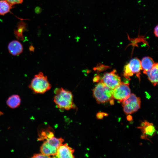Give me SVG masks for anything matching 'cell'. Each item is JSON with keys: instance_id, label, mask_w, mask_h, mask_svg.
<instances>
[{"instance_id": "6da1fadb", "label": "cell", "mask_w": 158, "mask_h": 158, "mask_svg": "<svg viewBox=\"0 0 158 158\" xmlns=\"http://www.w3.org/2000/svg\"><path fill=\"white\" fill-rule=\"evenodd\" d=\"M54 93V101L59 108L69 110L75 107L71 92L61 87L56 89Z\"/></svg>"}, {"instance_id": "7a4b0ae2", "label": "cell", "mask_w": 158, "mask_h": 158, "mask_svg": "<svg viewBox=\"0 0 158 158\" xmlns=\"http://www.w3.org/2000/svg\"><path fill=\"white\" fill-rule=\"evenodd\" d=\"M29 87L35 93L43 94L49 90L51 86L47 76L40 72L34 76Z\"/></svg>"}, {"instance_id": "3957f363", "label": "cell", "mask_w": 158, "mask_h": 158, "mask_svg": "<svg viewBox=\"0 0 158 158\" xmlns=\"http://www.w3.org/2000/svg\"><path fill=\"white\" fill-rule=\"evenodd\" d=\"M64 141L62 138H56L54 136L45 140L40 149L41 153L47 156H55L59 147Z\"/></svg>"}, {"instance_id": "277c9868", "label": "cell", "mask_w": 158, "mask_h": 158, "mask_svg": "<svg viewBox=\"0 0 158 158\" xmlns=\"http://www.w3.org/2000/svg\"><path fill=\"white\" fill-rule=\"evenodd\" d=\"M113 90L103 83L99 82L93 89V95L98 103H104L113 99Z\"/></svg>"}, {"instance_id": "5b68a950", "label": "cell", "mask_w": 158, "mask_h": 158, "mask_svg": "<svg viewBox=\"0 0 158 158\" xmlns=\"http://www.w3.org/2000/svg\"><path fill=\"white\" fill-rule=\"evenodd\" d=\"M123 111L126 115L137 111L140 107L141 100L134 94L131 93L122 102Z\"/></svg>"}, {"instance_id": "8992f818", "label": "cell", "mask_w": 158, "mask_h": 158, "mask_svg": "<svg viewBox=\"0 0 158 158\" xmlns=\"http://www.w3.org/2000/svg\"><path fill=\"white\" fill-rule=\"evenodd\" d=\"M142 70L140 61L137 58H134L124 66L123 76L128 79L135 74L140 80V71Z\"/></svg>"}, {"instance_id": "52a82bcc", "label": "cell", "mask_w": 158, "mask_h": 158, "mask_svg": "<svg viewBox=\"0 0 158 158\" xmlns=\"http://www.w3.org/2000/svg\"><path fill=\"white\" fill-rule=\"evenodd\" d=\"M129 84L128 83L121 82L119 85L113 90V98L121 102L127 98L131 94Z\"/></svg>"}, {"instance_id": "ba28073f", "label": "cell", "mask_w": 158, "mask_h": 158, "mask_svg": "<svg viewBox=\"0 0 158 158\" xmlns=\"http://www.w3.org/2000/svg\"><path fill=\"white\" fill-rule=\"evenodd\" d=\"M100 81L112 90L119 85L121 82V78L115 70L105 73Z\"/></svg>"}, {"instance_id": "9c48e42d", "label": "cell", "mask_w": 158, "mask_h": 158, "mask_svg": "<svg viewBox=\"0 0 158 158\" xmlns=\"http://www.w3.org/2000/svg\"><path fill=\"white\" fill-rule=\"evenodd\" d=\"M137 128L140 129L142 132L141 138L142 139L150 140L149 139L156 133V128L153 124L146 120L142 121L140 126Z\"/></svg>"}, {"instance_id": "30bf717a", "label": "cell", "mask_w": 158, "mask_h": 158, "mask_svg": "<svg viewBox=\"0 0 158 158\" xmlns=\"http://www.w3.org/2000/svg\"><path fill=\"white\" fill-rule=\"evenodd\" d=\"M74 150L67 143L62 144L59 147L56 154V158H75L73 155Z\"/></svg>"}, {"instance_id": "8fae6325", "label": "cell", "mask_w": 158, "mask_h": 158, "mask_svg": "<svg viewBox=\"0 0 158 158\" xmlns=\"http://www.w3.org/2000/svg\"><path fill=\"white\" fill-rule=\"evenodd\" d=\"M8 49L10 53L13 56H17L20 54L23 49L21 44L16 40H13L9 43Z\"/></svg>"}, {"instance_id": "7c38bea8", "label": "cell", "mask_w": 158, "mask_h": 158, "mask_svg": "<svg viewBox=\"0 0 158 158\" xmlns=\"http://www.w3.org/2000/svg\"><path fill=\"white\" fill-rule=\"evenodd\" d=\"M158 63H155L152 68L145 74L147 75L148 79L154 86H155L158 83Z\"/></svg>"}, {"instance_id": "4fadbf2b", "label": "cell", "mask_w": 158, "mask_h": 158, "mask_svg": "<svg viewBox=\"0 0 158 158\" xmlns=\"http://www.w3.org/2000/svg\"><path fill=\"white\" fill-rule=\"evenodd\" d=\"M140 62L142 69L144 74L150 70L155 63L152 59L149 56L143 57Z\"/></svg>"}, {"instance_id": "5bb4252c", "label": "cell", "mask_w": 158, "mask_h": 158, "mask_svg": "<svg viewBox=\"0 0 158 158\" xmlns=\"http://www.w3.org/2000/svg\"><path fill=\"white\" fill-rule=\"evenodd\" d=\"M21 102L20 98L16 94L10 96L7 100L6 103L7 106L12 109H15L18 107Z\"/></svg>"}, {"instance_id": "9a60e30c", "label": "cell", "mask_w": 158, "mask_h": 158, "mask_svg": "<svg viewBox=\"0 0 158 158\" xmlns=\"http://www.w3.org/2000/svg\"><path fill=\"white\" fill-rule=\"evenodd\" d=\"M12 6L6 0H0V15H4L9 12Z\"/></svg>"}, {"instance_id": "2e32d148", "label": "cell", "mask_w": 158, "mask_h": 158, "mask_svg": "<svg viewBox=\"0 0 158 158\" xmlns=\"http://www.w3.org/2000/svg\"><path fill=\"white\" fill-rule=\"evenodd\" d=\"M11 6L13 5L20 4L23 1V0H6Z\"/></svg>"}, {"instance_id": "e0dca14e", "label": "cell", "mask_w": 158, "mask_h": 158, "mask_svg": "<svg viewBox=\"0 0 158 158\" xmlns=\"http://www.w3.org/2000/svg\"><path fill=\"white\" fill-rule=\"evenodd\" d=\"M31 158H52L50 156H47L41 154H35Z\"/></svg>"}, {"instance_id": "ac0fdd59", "label": "cell", "mask_w": 158, "mask_h": 158, "mask_svg": "<svg viewBox=\"0 0 158 158\" xmlns=\"http://www.w3.org/2000/svg\"><path fill=\"white\" fill-rule=\"evenodd\" d=\"M96 116L97 119H102L104 116L103 112H99L97 113L96 114Z\"/></svg>"}, {"instance_id": "d6986e66", "label": "cell", "mask_w": 158, "mask_h": 158, "mask_svg": "<svg viewBox=\"0 0 158 158\" xmlns=\"http://www.w3.org/2000/svg\"><path fill=\"white\" fill-rule=\"evenodd\" d=\"M158 25H157L154 27V34L156 37H158Z\"/></svg>"}, {"instance_id": "ffe728a7", "label": "cell", "mask_w": 158, "mask_h": 158, "mask_svg": "<svg viewBox=\"0 0 158 158\" xmlns=\"http://www.w3.org/2000/svg\"><path fill=\"white\" fill-rule=\"evenodd\" d=\"M99 76L97 75L94 78L93 81L94 82H98L99 81Z\"/></svg>"}, {"instance_id": "44dd1931", "label": "cell", "mask_w": 158, "mask_h": 158, "mask_svg": "<svg viewBox=\"0 0 158 158\" xmlns=\"http://www.w3.org/2000/svg\"><path fill=\"white\" fill-rule=\"evenodd\" d=\"M127 118L128 121H130L132 120V117L130 115H128L127 116Z\"/></svg>"}, {"instance_id": "7402d4cb", "label": "cell", "mask_w": 158, "mask_h": 158, "mask_svg": "<svg viewBox=\"0 0 158 158\" xmlns=\"http://www.w3.org/2000/svg\"><path fill=\"white\" fill-rule=\"evenodd\" d=\"M109 103L111 105H113L114 104V101L113 99L109 101Z\"/></svg>"}]
</instances>
